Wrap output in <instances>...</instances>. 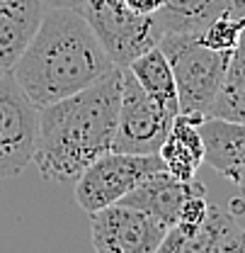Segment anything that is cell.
<instances>
[{"instance_id": "obj_1", "label": "cell", "mask_w": 245, "mask_h": 253, "mask_svg": "<svg viewBox=\"0 0 245 253\" xmlns=\"http://www.w3.org/2000/svg\"><path fill=\"white\" fill-rule=\"evenodd\" d=\"M124 66L63 100L39 107L34 161L44 180L75 183L95 158L112 151Z\"/></svg>"}, {"instance_id": "obj_2", "label": "cell", "mask_w": 245, "mask_h": 253, "mask_svg": "<svg viewBox=\"0 0 245 253\" xmlns=\"http://www.w3.org/2000/svg\"><path fill=\"white\" fill-rule=\"evenodd\" d=\"M117 68L78 7H49L12 66V78L36 107L63 100Z\"/></svg>"}, {"instance_id": "obj_3", "label": "cell", "mask_w": 245, "mask_h": 253, "mask_svg": "<svg viewBox=\"0 0 245 253\" xmlns=\"http://www.w3.org/2000/svg\"><path fill=\"white\" fill-rule=\"evenodd\" d=\"M158 46L170 61L175 76L180 115L204 122L221 90L231 54L209 49L207 44H202L199 34L189 32L163 34Z\"/></svg>"}, {"instance_id": "obj_4", "label": "cell", "mask_w": 245, "mask_h": 253, "mask_svg": "<svg viewBox=\"0 0 245 253\" xmlns=\"http://www.w3.org/2000/svg\"><path fill=\"white\" fill-rule=\"evenodd\" d=\"M114 66H129L134 59L158 46L163 32L155 15H141L124 0H85L78 7Z\"/></svg>"}, {"instance_id": "obj_5", "label": "cell", "mask_w": 245, "mask_h": 253, "mask_svg": "<svg viewBox=\"0 0 245 253\" xmlns=\"http://www.w3.org/2000/svg\"><path fill=\"white\" fill-rule=\"evenodd\" d=\"M165 168L158 154H124L107 151L95 158L75 180V202L88 212H97L107 205L119 202L139 183L155 170Z\"/></svg>"}, {"instance_id": "obj_6", "label": "cell", "mask_w": 245, "mask_h": 253, "mask_svg": "<svg viewBox=\"0 0 245 253\" xmlns=\"http://www.w3.org/2000/svg\"><path fill=\"white\" fill-rule=\"evenodd\" d=\"M180 112L165 107L155 97L141 88V83L134 78L129 68H124L122 83V102H119V117L112 151L124 154H158L173 120Z\"/></svg>"}, {"instance_id": "obj_7", "label": "cell", "mask_w": 245, "mask_h": 253, "mask_svg": "<svg viewBox=\"0 0 245 253\" xmlns=\"http://www.w3.org/2000/svg\"><path fill=\"white\" fill-rule=\"evenodd\" d=\"M39 107L10 71L0 76V180L20 175L34 161Z\"/></svg>"}, {"instance_id": "obj_8", "label": "cell", "mask_w": 245, "mask_h": 253, "mask_svg": "<svg viewBox=\"0 0 245 253\" xmlns=\"http://www.w3.org/2000/svg\"><path fill=\"white\" fill-rule=\"evenodd\" d=\"M168 229L143 210L114 202L90 217V241L97 253H155Z\"/></svg>"}, {"instance_id": "obj_9", "label": "cell", "mask_w": 245, "mask_h": 253, "mask_svg": "<svg viewBox=\"0 0 245 253\" xmlns=\"http://www.w3.org/2000/svg\"><path fill=\"white\" fill-rule=\"evenodd\" d=\"M160 253H216V251H245V224L231 210L209 205L207 217L184 226L175 224L168 229Z\"/></svg>"}, {"instance_id": "obj_10", "label": "cell", "mask_w": 245, "mask_h": 253, "mask_svg": "<svg viewBox=\"0 0 245 253\" xmlns=\"http://www.w3.org/2000/svg\"><path fill=\"white\" fill-rule=\"evenodd\" d=\"M204 185L194 178V180H177L170 170L160 168L153 175H148L143 183H139L129 195H124L119 202L131 205L143 210L148 217H153L158 224H163L165 229L175 226L180 219V207L182 202L197 190Z\"/></svg>"}, {"instance_id": "obj_11", "label": "cell", "mask_w": 245, "mask_h": 253, "mask_svg": "<svg viewBox=\"0 0 245 253\" xmlns=\"http://www.w3.org/2000/svg\"><path fill=\"white\" fill-rule=\"evenodd\" d=\"M204 163L228 178L245 197V125L207 117L202 125Z\"/></svg>"}, {"instance_id": "obj_12", "label": "cell", "mask_w": 245, "mask_h": 253, "mask_svg": "<svg viewBox=\"0 0 245 253\" xmlns=\"http://www.w3.org/2000/svg\"><path fill=\"white\" fill-rule=\"evenodd\" d=\"M44 10V0H0V71H12L39 27Z\"/></svg>"}, {"instance_id": "obj_13", "label": "cell", "mask_w": 245, "mask_h": 253, "mask_svg": "<svg viewBox=\"0 0 245 253\" xmlns=\"http://www.w3.org/2000/svg\"><path fill=\"white\" fill-rule=\"evenodd\" d=\"M199 125L202 122L194 117L177 115L158 151L165 170H170L177 180H194L199 166L204 163V139Z\"/></svg>"}, {"instance_id": "obj_14", "label": "cell", "mask_w": 245, "mask_h": 253, "mask_svg": "<svg viewBox=\"0 0 245 253\" xmlns=\"http://www.w3.org/2000/svg\"><path fill=\"white\" fill-rule=\"evenodd\" d=\"M236 12V0H165L155 12V20L163 34L189 32L199 34L216 17Z\"/></svg>"}, {"instance_id": "obj_15", "label": "cell", "mask_w": 245, "mask_h": 253, "mask_svg": "<svg viewBox=\"0 0 245 253\" xmlns=\"http://www.w3.org/2000/svg\"><path fill=\"white\" fill-rule=\"evenodd\" d=\"M126 68L134 73V78L141 83V88L151 95V97H155L158 102H163L165 107L180 112L175 76H173L170 61H168L165 54L160 51V46L148 49L146 54H141L139 59H134Z\"/></svg>"}, {"instance_id": "obj_16", "label": "cell", "mask_w": 245, "mask_h": 253, "mask_svg": "<svg viewBox=\"0 0 245 253\" xmlns=\"http://www.w3.org/2000/svg\"><path fill=\"white\" fill-rule=\"evenodd\" d=\"M209 117L245 125V30L241 34L238 46L233 49L228 59V68H226L221 90L209 110Z\"/></svg>"}, {"instance_id": "obj_17", "label": "cell", "mask_w": 245, "mask_h": 253, "mask_svg": "<svg viewBox=\"0 0 245 253\" xmlns=\"http://www.w3.org/2000/svg\"><path fill=\"white\" fill-rule=\"evenodd\" d=\"M243 30H245V12H241V15L228 12V15L216 17L211 25H207L204 30L199 32V39H202V44H207L214 51L233 54V49L241 42Z\"/></svg>"}, {"instance_id": "obj_18", "label": "cell", "mask_w": 245, "mask_h": 253, "mask_svg": "<svg viewBox=\"0 0 245 253\" xmlns=\"http://www.w3.org/2000/svg\"><path fill=\"white\" fill-rule=\"evenodd\" d=\"M131 10H136V12H141V15H155L160 7H163V2L165 0H124Z\"/></svg>"}, {"instance_id": "obj_19", "label": "cell", "mask_w": 245, "mask_h": 253, "mask_svg": "<svg viewBox=\"0 0 245 253\" xmlns=\"http://www.w3.org/2000/svg\"><path fill=\"white\" fill-rule=\"evenodd\" d=\"M85 0H44L46 7H80Z\"/></svg>"}, {"instance_id": "obj_20", "label": "cell", "mask_w": 245, "mask_h": 253, "mask_svg": "<svg viewBox=\"0 0 245 253\" xmlns=\"http://www.w3.org/2000/svg\"><path fill=\"white\" fill-rule=\"evenodd\" d=\"M245 10V0H236V12H243Z\"/></svg>"}, {"instance_id": "obj_21", "label": "cell", "mask_w": 245, "mask_h": 253, "mask_svg": "<svg viewBox=\"0 0 245 253\" xmlns=\"http://www.w3.org/2000/svg\"><path fill=\"white\" fill-rule=\"evenodd\" d=\"M2 73H5V71H0V76H2Z\"/></svg>"}]
</instances>
